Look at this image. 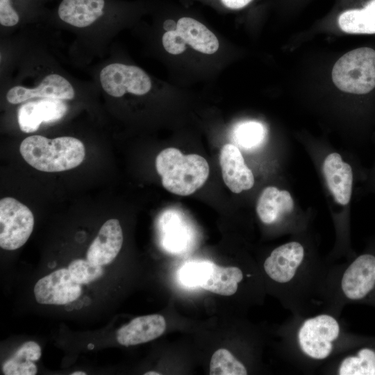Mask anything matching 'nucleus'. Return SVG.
<instances>
[{
	"instance_id": "nucleus-1",
	"label": "nucleus",
	"mask_w": 375,
	"mask_h": 375,
	"mask_svg": "<svg viewBox=\"0 0 375 375\" xmlns=\"http://www.w3.org/2000/svg\"><path fill=\"white\" fill-rule=\"evenodd\" d=\"M331 266L308 258L298 241L277 247L263 262L265 274L279 287L282 301L292 314L310 313L315 300L324 301Z\"/></svg>"
},
{
	"instance_id": "nucleus-2",
	"label": "nucleus",
	"mask_w": 375,
	"mask_h": 375,
	"mask_svg": "<svg viewBox=\"0 0 375 375\" xmlns=\"http://www.w3.org/2000/svg\"><path fill=\"white\" fill-rule=\"evenodd\" d=\"M339 314L329 308L311 315L293 314L285 328L287 358L310 369L347 351L351 339Z\"/></svg>"
},
{
	"instance_id": "nucleus-3",
	"label": "nucleus",
	"mask_w": 375,
	"mask_h": 375,
	"mask_svg": "<svg viewBox=\"0 0 375 375\" xmlns=\"http://www.w3.org/2000/svg\"><path fill=\"white\" fill-rule=\"evenodd\" d=\"M19 151L28 164L45 172L75 168L83 161L85 156L83 143L69 136L54 139L42 135L29 136L22 142Z\"/></svg>"
},
{
	"instance_id": "nucleus-4",
	"label": "nucleus",
	"mask_w": 375,
	"mask_h": 375,
	"mask_svg": "<svg viewBox=\"0 0 375 375\" xmlns=\"http://www.w3.org/2000/svg\"><path fill=\"white\" fill-rule=\"evenodd\" d=\"M156 167L163 187L180 196L194 193L205 183L209 175V165L204 158L198 154L184 155L173 147L158 154Z\"/></svg>"
},
{
	"instance_id": "nucleus-5",
	"label": "nucleus",
	"mask_w": 375,
	"mask_h": 375,
	"mask_svg": "<svg viewBox=\"0 0 375 375\" xmlns=\"http://www.w3.org/2000/svg\"><path fill=\"white\" fill-rule=\"evenodd\" d=\"M332 78L340 90L362 94L375 88V50L361 47L343 55L335 62Z\"/></svg>"
},
{
	"instance_id": "nucleus-6",
	"label": "nucleus",
	"mask_w": 375,
	"mask_h": 375,
	"mask_svg": "<svg viewBox=\"0 0 375 375\" xmlns=\"http://www.w3.org/2000/svg\"><path fill=\"white\" fill-rule=\"evenodd\" d=\"M181 279L189 286H199L212 293L231 296L244 279L242 270L238 267H222L210 261L187 263L181 269Z\"/></svg>"
},
{
	"instance_id": "nucleus-7",
	"label": "nucleus",
	"mask_w": 375,
	"mask_h": 375,
	"mask_svg": "<svg viewBox=\"0 0 375 375\" xmlns=\"http://www.w3.org/2000/svg\"><path fill=\"white\" fill-rule=\"evenodd\" d=\"M34 216L31 210L15 198L0 200V247L15 250L22 247L32 233Z\"/></svg>"
},
{
	"instance_id": "nucleus-8",
	"label": "nucleus",
	"mask_w": 375,
	"mask_h": 375,
	"mask_svg": "<svg viewBox=\"0 0 375 375\" xmlns=\"http://www.w3.org/2000/svg\"><path fill=\"white\" fill-rule=\"evenodd\" d=\"M162 44L168 53L174 55L182 53L186 44L206 54H212L219 49L217 37L205 25L190 17L178 19L176 29L163 35Z\"/></svg>"
},
{
	"instance_id": "nucleus-9",
	"label": "nucleus",
	"mask_w": 375,
	"mask_h": 375,
	"mask_svg": "<svg viewBox=\"0 0 375 375\" xmlns=\"http://www.w3.org/2000/svg\"><path fill=\"white\" fill-rule=\"evenodd\" d=\"M103 89L110 96L122 97L126 92L144 95L151 88L149 76L140 67L121 63H112L100 72Z\"/></svg>"
},
{
	"instance_id": "nucleus-10",
	"label": "nucleus",
	"mask_w": 375,
	"mask_h": 375,
	"mask_svg": "<svg viewBox=\"0 0 375 375\" xmlns=\"http://www.w3.org/2000/svg\"><path fill=\"white\" fill-rule=\"evenodd\" d=\"M81 284L68 269L56 270L40 278L35 285V300L41 304L64 305L77 299L81 294Z\"/></svg>"
},
{
	"instance_id": "nucleus-11",
	"label": "nucleus",
	"mask_w": 375,
	"mask_h": 375,
	"mask_svg": "<svg viewBox=\"0 0 375 375\" xmlns=\"http://www.w3.org/2000/svg\"><path fill=\"white\" fill-rule=\"evenodd\" d=\"M67 109L63 100L58 99L44 98L27 101L19 108V126L24 133L35 132L43 122L51 123L62 119Z\"/></svg>"
},
{
	"instance_id": "nucleus-12",
	"label": "nucleus",
	"mask_w": 375,
	"mask_h": 375,
	"mask_svg": "<svg viewBox=\"0 0 375 375\" xmlns=\"http://www.w3.org/2000/svg\"><path fill=\"white\" fill-rule=\"evenodd\" d=\"M74 95L71 83L62 76L53 74L45 76L35 88L22 86L10 88L6 94V99L12 104H17L34 98L70 100Z\"/></svg>"
},
{
	"instance_id": "nucleus-13",
	"label": "nucleus",
	"mask_w": 375,
	"mask_h": 375,
	"mask_svg": "<svg viewBox=\"0 0 375 375\" xmlns=\"http://www.w3.org/2000/svg\"><path fill=\"white\" fill-rule=\"evenodd\" d=\"M219 163L224 182L231 192L240 193L253 186V174L236 146L226 144L222 147Z\"/></svg>"
},
{
	"instance_id": "nucleus-14",
	"label": "nucleus",
	"mask_w": 375,
	"mask_h": 375,
	"mask_svg": "<svg viewBox=\"0 0 375 375\" xmlns=\"http://www.w3.org/2000/svg\"><path fill=\"white\" fill-rule=\"evenodd\" d=\"M122 244L123 233L119 222L110 219L103 224L89 247L87 259L101 266L110 264L117 257Z\"/></svg>"
},
{
	"instance_id": "nucleus-15",
	"label": "nucleus",
	"mask_w": 375,
	"mask_h": 375,
	"mask_svg": "<svg viewBox=\"0 0 375 375\" xmlns=\"http://www.w3.org/2000/svg\"><path fill=\"white\" fill-rule=\"evenodd\" d=\"M165 328L163 316L158 314L140 316L118 329L117 340L126 347L145 343L160 336Z\"/></svg>"
},
{
	"instance_id": "nucleus-16",
	"label": "nucleus",
	"mask_w": 375,
	"mask_h": 375,
	"mask_svg": "<svg viewBox=\"0 0 375 375\" xmlns=\"http://www.w3.org/2000/svg\"><path fill=\"white\" fill-rule=\"evenodd\" d=\"M322 170L335 200L341 205H347L352 192L353 172L351 166L342 161L339 153H332L325 158Z\"/></svg>"
},
{
	"instance_id": "nucleus-17",
	"label": "nucleus",
	"mask_w": 375,
	"mask_h": 375,
	"mask_svg": "<svg viewBox=\"0 0 375 375\" xmlns=\"http://www.w3.org/2000/svg\"><path fill=\"white\" fill-rule=\"evenodd\" d=\"M107 6L106 0H62L57 14L65 23L85 28L101 19L105 15Z\"/></svg>"
},
{
	"instance_id": "nucleus-18",
	"label": "nucleus",
	"mask_w": 375,
	"mask_h": 375,
	"mask_svg": "<svg viewBox=\"0 0 375 375\" xmlns=\"http://www.w3.org/2000/svg\"><path fill=\"white\" fill-rule=\"evenodd\" d=\"M293 209L294 201L290 193L274 186L267 187L262 190L256 206L259 219L267 225L281 222Z\"/></svg>"
},
{
	"instance_id": "nucleus-19",
	"label": "nucleus",
	"mask_w": 375,
	"mask_h": 375,
	"mask_svg": "<svg viewBox=\"0 0 375 375\" xmlns=\"http://www.w3.org/2000/svg\"><path fill=\"white\" fill-rule=\"evenodd\" d=\"M338 21L345 33H375V0H367L361 8L344 10L340 14Z\"/></svg>"
},
{
	"instance_id": "nucleus-20",
	"label": "nucleus",
	"mask_w": 375,
	"mask_h": 375,
	"mask_svg": "<svg viewBox=\"0 0 375 375\" xmlns=\"http://www.w3.org/2000/svg\"><path fill=\"white\" fill-rule=\"evenodd\" d=\"M41 347L33 342L24 343L15 354L3 365V372L6 375H35L37 366L35 361L41 356Z\"/></svg>"
},
{
	"instance_id": "nucleus-21",
	"label": "nucleus",
	"mask_w": 375,
	"mask_h": 375,
	"mask_svg": "<svg viewBox=\"0 0 375 375\" xmlns=\"http://www.w3.org/2000/svg\"><path fill=\"white\" fill-rule=\"evenodd\" d=\"M210 375H246L245 365L228 349H219L212 356L210 362Z\"/></svg>"
},
{
	"instance_id": "nucleus-22",
	"label": "nucleus",
	"mask_w": 375,
	"mask_h": 375,
	"mask_svg": "<svg viewBox=\"0 0 375 375\" xmlns=\"http://www.w3.org/2000/svg\"><path fill=\"white\" fill-rule=\"evenodd\" d=\"M233 136L241 147L252 149L262 144L266 136V130L260 122L248 121L242 122L235 127Z\"/></svg>"
},
{
	"instance_id": "nucleus-23",
	"label": "nucleus",
	"mask_w": 375,
	"mask_h": 375,
	"mask_svg": "<svg viewBox=\"0 0 375 375\" xmlns=\"http://www.w3.org/2000/svg\"><path fill=\"white\" fill-rule=\"evenodd\" d=\"M163 242L167 248L178 249L186 241L187 233L180 226L178 217L172 211L164 212L161 219Z\"/></svg>"
},
{
	"instance_id": "nucleus-24",
	"label": "nucleus",
	"mask_w": 375,
	"mask_h": 375,
	"mask_svg": "<svg viewBox=\"0 0 375 375\" xmlns=\"http://www.w3.org/2000/svg\"><path fill=\"white\" fill-rule=\"evenodd\" d=\"M68 269L72 278L81 285L94 281L103 274L102 266L95 265L88 260H74L69 265Z\"/></svg>"
},
{
	"instance_id": "nucleus-25",
	"label": "nucleus",
	"mask_w": 375,
	"mask_h": 375,
	"mask_svg": "<svg viewBox=\"0 0 375 375\" xmlns=\"http://www.w3.org/2000/svg\"><path fill=\"white\" fill-rule=\"evenodd\" d=\"M19 22V14L12 8L9 0H0V24L3 26H14Z\"/></svg>"
},
{
	"instance_id": "nucleus-26",
	"label": "nucleus",
	"mask_w": 375,
	"mask_h": 375,
	"mask_svg": "<svg viewBox=\"0 0 375 375\" xmlns=\"http://www.w3.org/2000/svg\"><path fill=\"white\" fill-rule=\"evenodd\" d=\"M252 0H221L222 3L231 9H240L248 5Z\"/></svg>"
},
{
	"instance_id": "nucleus-27",
	"label": "nucleus",
	"mask_w": 375,
	"mask_h": 375,
	"mask_svg": "<svg viewBox=\"0 0 375 375\" xmlns=\"http://www.w3.org/2000/svg\"><path fill=\"white\" fill-rule=\"evenodd\" d=\"M176 24L173 20L169 19L165 22L164 28L167 31L175 30Z\"/></svg>"
},
{
	"instance_id": "nucleus-28",
	"label": "nucleus",
	"mask_w": 375,
	"mask_h": 375,
	"mask_svg": "<svg viewBox=\"0 0 375 375\" xmlns=\"http://www.w3.org/2000/svg\"><path fill=\"white\" fill-rule=\"evenodd\" d=\"M160 373L156 372H147L144 374V375H160Z\"/></svg>"
},
{
	"instance_id": "nucleus-29",
	"label": "nucleus",
	"mask_w": 375,
	"mask_h": 375,
	"mask_svg": "<svg viewBox=\"0 0 375 375\" xmlns=\"http://www.w3.org/2000/svg\"><path fill=\"white\" fill-rule=\"evenodd\" d=\"M72 375H85L86 373L84 372H74L71 374Z\"/></svg>"
},
{
	"instance_id": "nucleus-30",
	"label": "nucleus",
	"mask_w": 375,
	"mask_h": 375,
	"mask_svg": "<svg viewBox=\"0 0 375 375\" xmlns=\"http://www.w3.org/2000/svg\"><path fill=\"white\" fill-rule=\"evenodd\" d=\"M88 348L89 349H92L94 348V345L92 344H89L88 346Z\"/></svg>"
}]
</instances>
